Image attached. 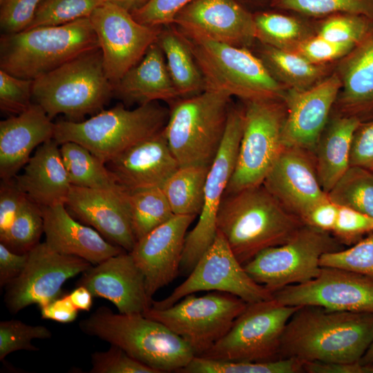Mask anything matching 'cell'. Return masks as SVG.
Segmentation results:
<instances>
[{"mask_svg":"<svg viewBox=\"0 0 373 373\" xmlns=\"http://www.w3.org/2000/svg\"><path fill=\"white\" fill-rule=\"evenodd\" d=\"M41 0H0V28L3 34L26 30Z\"/></svg>","mask_w":373,"mask_h":373,"instance_id":"681fc988","label":"cell"},{"mask_svg":"<svg viewBox=\"0 0 373 373\" xmlns=\"http://www.w3.org/2000/svg\"><path fill=\"white\" fill-rule=\"evenodd\" d=\"M127 200L136 241L174 216L161 188L128 192Z\"/></svg>","mask_w":373,"mask_h":373,"instance_id":"d590c367","label":"cell"},{"mask_svg":"<svg viewBox=\"0 0 373 373\" xmlns=\"http://www.w3.org/2000/svg\"><path fill=\"white\" fill-rule=\"evenodd\" d=\"M285 12L254 14L257 41L293 51L302 41L316 34V22L309 20V17Z\"/></svg>","mask_w":373,"mask_h":373,"instance_id":"d6a6232c","label":"cell"},{"mask_svg":"<svg viewBox=\"0 0 373 373\" xmlns=\"http://www.w3.org/2000/svg\"><path fill=\"white\" fill-rule=\"evenodd\" d=\"M341 88V80L334 70L307 90L286 89L283 97L287 107L282 136L284 146L300 148L314 154Z\"/></svg>","mask_w":373,"mask_h":373,"instance_id":"ac0fdd59","label":"cell"},{"mask_svg":"<svg viewBox=\"0 0 373 373\" xmlns=\"http://www.w3.org/2000/svg\"><path fill=\"white\" fill-rule=\"evenodd\" d=\"M320 263L321 267L346 269L373 280V231L349 248L323 254Z\"/></svg>","mask_w":373,"mask_h":373,"instance_id":"7bdbcfd3","label":"cell"},{"mask_svg":"<svg viewBox=\"0 0 373 373\" xmlns=\"http://www.w3.org/2000/svg\"><path fill=\"white\" fill-rule=\"evenodd\" d=\"M365 373H373V365L364 366Z\"/></svg>","mask_w":373,"mask_h":373,"instance_id":"6125c7cd","label":"cell"},{"mask_svg":"<svg viewBox=\"0 0 373 373\" xmlns=\"http://www.w3.org/2000/svg\"><path fill=\"white\" fill-rule=\"evenodd\" d=\"M195 217L174 215L137 240L130 252L144 276L151 299L180 272L186 231Z\"/></svg>","mask_w":373,"mask_h":373,"instance_id":"d6986e66","label":"cell"},{"mask_svg":"<svg viewBox=\"0 0 373 373\" xmlns=\"http://www.w3.org/2000/svg\"><path fill=\"white\" fill-rule=\"evenodd\" d=\"M329 232L304 224L285 243L265 249L243 266L247 273L272 294L304 283L321 272V258L343 249Z\"/></svg>","mask_w":373,"mask_h":373,"instance_id":"9c48e42d","label":"cell"},{"mask_svg":"<svg viewBox=\"0 0 373 373\" xmlns=\"http://www.w3.org/2000/svg\"><path fill=\"white\" fill-rule=\"evenodd\" d=\"M59 145L53 138L41 144L14 178L23 194L41 207L65 204L72 186Z\"/></svg>","mask_w":373,"mask_h":373,"instance_id":"83f0119b","label":"cell"},{"mask_svg":"<svg viewBox=\"0 0 373 373\" xmlns=\"http://www.w3.org/2000/svg\"><path fill=\"white\" fill-rule=\"evenodd\" d=\"M373 29V19L351 13L332 15L316 21V34L337 43L357 45Z\"/></svg>","mask_w":373,"mask_h":373,"instance_id":"60d3db41","label":"cell"},{"mask_svg":"<svg viewBox=\"0 0 373 373\" xmlns=\"http://www.w3.org/2000/svg\"><path fill=\"white\" fill-rule=\"evenodd\" d=\"M45 242L52 250L82 258L92 265L124 251L93 227L75 220L64 204L41 207Z\"/></svg>","mask_w":373,"mask_h":373,"instance_id":"484cf974","label":"cell"},{"mask_svg":"<svg viewBox=\"0 0 373 373\" xmlns=\"http://www.w3.org/2000/svg\"><path fill=\"white\" fill-rule=\"evenodd\" d=\"M173 26H163L156 42L180 97L193 96L206 90L205 82L191 50Z\"/></svg>","mask_w":373,"mask_h":373,"instance_id":"1f68e13d","label":"cell"},{"mask_svg":"<svg viewBox=\"0 0 373 373\" xmlns=\"http://www.w3.org/2000/svg\"><path fill=\"white\" fill-rule=\"evenodd\" d=\"M209 167L180 166L164 182L162 190L174 215L199 216Z\"/></svg>","mask_w":373,"mask_h":373,"instance_id":"836d02e7","label":"cell"},{"mask_svg":"<svg viewBox=\"0 0 373 373\" xmlns=\"http://www.w3.org/2000/svg\"><path fill=\"white\" fill-rule=\"evenodd\" d=\"M247 304L233 294L213 291L189 294L164 309L151 306L144 315L166 325L200 356L225 335Z\"/></svg>","mask_w":373,"mask_h":373,"instance_id":"7c38bea8","label":"cell"},{"mask_svg":"<svg viewBox=\"0 0 373 373\" xmlns=\"http://www.w3.org/2000/svg\"><path fill=\"white\" fill-rule=\"evenodd\" d=\"M304 224L262 184L225 193L216 220L217 230L242 265L261 251L285 243Z\"/></svg>","mask_w":373,"mask_h":373,"instance_id":"7a4b0ae2","label":"cell"},{"mask_svg":"<svg viewBox=\"0 0 373 373\" xmlns=\"http://www.w3.org/2000/svg\"><path fill=\"white\" fill-rule=\"evenodd\" d=\"M274 9L321 19L338 13L364 15L373 19V0H271Z\"/></svg>","mask_w":373,"mask_h":373,"instance_id":"ab89813d","label":"cell"},{"mask_svg":"<svg viewBox=\"0 0 373 373\" xmlns=\"http://www.w3.org/2000/svg\"><path fill=\"white\" fill-rule=\"evenodd\" d=\"M169 112L157 102L132 110L117 104L86 120L55 122L53 139L59 144L78 143L106 164L131 146L160 133Z\"/></svg>","mask_w":373,"mask_h":373,"instance_id":"8992f818","label":"cell"},{"mask_svg":"<svg viewBox=\"0 0 373 373\" xmlns=\"http://www.w3.org/2000/svg\"><path fill=\"white\" fill-rule=\"evenodd\" d=\"M172 25L239 47L249 48L257 41L254 14L236 0H194Z\"/></svg>","mask_w":373,"mask_h":373,"instance_id":"7402d4cb","label":"cell"},{"mask_svg":"<svg viewBox=\"0 0 373 373\" xmlns=\"http://www.w3.org/2000/svg\"><path fill=\"white\" fill-rule=\"evenodd\" d=\"M194 0H148L131 12L139 23L151 27L173 24L175 15Z\"/></svg>","mask_w":373,"mask_h":373,"instance_id":"c3c4849f","label":"cell"},{"mask_svg":"<svg viewBox=\"0 0 373 373\" xmlns=\"http://www.w3.org/2000/svg\"><path fill=\"white\" fill-rule=\"evenodd\" d=\"M114 86L104 67L99 48L86 51L34 79L32 98L52 119L64 114L79 122L103 110Z\"/></svg>","mask_w":373,"mask_h":373,"instance_id":"52a82bcc","label":"cell"},{"mask_svg":"<svg viewBox=\"0 0 373 373\" xmlns=\"http://www.w3.org/2000/svg\"><path fill=\"white\" fill-rule=\"evenodd\" d=\"M115 3L125 9L131 12L132 10L140 7L148 0H107Z\"/></svg>","mask_w":373,"mask_h":373,"instance_id":"91938a15","label":"cell"},{"mask_svg":"<svg viewBox=\"0 0 373 373\" xmlns=\"http://www.w3.org/2000/svg\"><path fill=\"white\" fill-rule=\"evenodd\" d=\"M262 184L301 220L312 207L328 198L317 175L314 154L298 147L283 148Z\"/></svg>","mask_w":373,"mask_h":373,"instance_id":"ffe728a7","label":"cell"},{"mask_svg":"<svg viewBox=\"0 0 373 373\" xmlns=\"http://www.w3.org/2000/svg\"><path fill=\"white\" fill-rule=\"evenodd\" d=\"M372 231V217L353 209L339 206L337 219L331 233L342 245H353Z\"/></svg>","mask_w":373,"mask_h":373,"instance_id":"7dc6e473","label":"cell"},{"mask_svg":"<svg viewBox=\"0 0 373 373\" xmlns=\"http://www.w3.org/2000/svg\"><path fill=\"white\" fill-rule=\"evenodd\" d=\"M254 1H258V2H265V1H269V3H270L271 0H254Z\"/></svg>","mask_w":373,"mask_h":373,"instance_id":"be15d7a7","label":"cell"},{"mask_svg":"<svg viewBox=\"0 0 373 373\" xmlns=\"http://www.w3.org/2000/svg\"><path fill=\"white\" fill-rule=\"evenodd\" d=\"M22 273L7 285L5 302L10 312L17 313L34 304L46 305L63 296L65 282L89 269L92 264L74 256L58 253L45 242L28 252Z\"/></svg>","mask_w":373,"mask_h":373,"instance_id":"2e32d148","label":"cell"},{"mask_svg":"<svg viewBox=\"0 0 373 373\" xmlns=\"http://www.w3.org/2000/svg\"><path fill=\"white\" fill-rule=\"evenodd\" d=\"M34 80L19 78L0 70V108L7 113L18 115L32 103Z\"/></svg>","mask_w":373,"mask_h":373,"instance_id":"bcb514c9","label":"cell"},{"mask_svg":"<svg viewBox=\"0 0 373 373\" xmlns=\"http://www.w3.org/2000/svg\"><path fill=\"white\" fill-rule=\"evenodd\" d=\"M350 166L373 171V119L360 122L351 144Z\"/></svg>","mask_w":373,"mask_h":373,"instance_id":"816d5d0a","label":"cell"},{"mask_svg":"<svg viewBox=\"0 0 373 373\" xmlns=\"http://www.w3.org/2000/svg\"><path fill=\"white\" fill-rule=\"evenodd\" d=\"M339 206L329 198L314 207L302 219L305 224L332 233L338 213Z\"/></svg>","mask_w":373,"mask_h":373,"instance_id":"db71d44e","label":"cell"},{"mask_svg":"<svg viewBox=\"0 0 373 373\" xmlns=\"http://www.w3.org/2000/svg\"><path fill=\"white\" fill-rule=\"evenodd\" d=\"M303 361L294 358L265 362L214 360L194 356L181 373H302Z\"/></svg>","mask_w":373,"mask_h":373,"instance_id":"74e56055","label":"cell"},{"mask_svg":"<svg viewBox=\"0 0 373 373\" xmlns=\"http://www.w3.org/2000/svg\"><path fill=\"white\" fill-rule=\"evenodd\" d=\"M327 195L338 206L355 209L373 218V171L350 166Z\"/></svg>","mask_w":373,"mask_h":373,"instance_id":"8d00e7d4","label":"cell"},{"mask_svg":"<svg viewBox=\"0 0 373 373\" xmlns=\"http://www.w3.org/2000/svg\"><path fill=\"white\" fill-rule=\"evenodd\" d=\"M244 126L237 160L225 193L262 184L285 147L283 99L244 102Z\"/></svg>","mask_w":373,"mask_h":373,"instance_id":"30bf717a","label":"cell"},{"mask_svg":"<svg viewBox=\"0 0 373 373\" xmlns=\"http://www.w3.org/2000/svg\"><path fill=\"white\" fill-rule=\"evenodd\" d=\"M60 152L71 185L103 189L122 187L106 164L84 146L66 142L61 144Z\"/></svg>","mask_w":373,"mask_h":373,"instance_id":"e575fe53","label":"cell"},{"mask_svg":"<svg viewBox=\"0 0 373 373\" xmlns=\"http://www.w3.org/2000/svg\"><path fill=\"white\" fill-rule=\"evenodd\" d=\"M26 195L15 178L1 180L0 185V236L11 225Z\"/></svg>","mask_w":373,"mask_h":373,"instance_id":"f5cc1de1","label":"cell"},{"mask_svg":"<svg viewBox=\"0 0 373 373\" xmlns=\"http://www.w3.org/2000/svg\"><path fill=\"white\" fill-rule=\"evenodd\" d=\"M77 285L86 287L94 297L111 301L124 314H144L153 301L146 291L144 276L128 251L92 265Z\"/></svg>","mask_w":373,"mask_h":373,"instance_id":"603a6c76","label":"cell"},{"mask_svg":"<svg viewBox=\"0 0 373 373\" xmlns=\"http://www.w3.org/2000/svg\"><path fill=\"white\" fill-rule=\"evenodd\" d=\"M68 295L78 311L88 312L93 306L94 296L90 290L84 286L76 285V287Z\"/></svg>","mask_w":373,"mask_h":373,"instance_id":"680465c9","label":"cell"},{"mask_svg":"<svg viewBox=\"0 0 373 373\" xmlns=\"http://www.w3.org/2000/svg\"><path fill=\"white\" fill-rule=\"evenodd\" d=\"M272 294L285 305L373 314V280L337 267H322L314 279L287 286Z\"/></svg>","mask_w":373,"mask_h":373,"instance_id":"e0dca14e","label":"cell"},{"mask_svg":"<svg viewBox=\"0 0 373 373\" xmlns=\"http://www.w3.org/2000/svg\"><path fill=\"white\" fill-rule=\"evenodd\" d=\"M300 307L283 305L274 298L247 303L225 335L200 356L251 362L280 359L283 331Z\"/></svg>","mask_w":373,"mask_h":373,"instance_id":"8fae6325","label":"cell"},{"mask_svg":"<svg viewBox=\"0 0 373 373\" xmlns=\"http://www.w3.org/2000/svg\"><path fill=\"white\" fill-rule=\"evenodd\" d=\"M91 373H159L115 345L91 356Z\"/></svg>","mask_w":373,"mask_h":373,"instance_id":"f6af8a7d","label":"cell"},{"mask_svg":"<svg viewBox=\"0 0 373 373\" xmlns=\"http://www.w3.org/2000/svg\"><path fill=\"white\" fill-rule=\"evenodd\" d=\"M39 307L43 319L61 323H71L76 320L78 315V310L72 303L68 294Z\"/></svg>","mask_w":373,"mask_h":373,"instance_id":"9f6ffc18","label":"cell"},{"mask_svg":"<svg viewBox=\"0 0 373 373\" xmlns=\"http://www.w3.org/2000/svg\"><path fill=\"white\" fill-rule=\"evenodd\" d=\"M97 48L99 42L89 17L2 34L0 68L15 77L34 80Z\"/></svg>","mask_w":373,"mask_h":373,"instance_id":"277c9868","label":"cell"},{"mask_svg":"<svg viewBox=\"0 0 373 373\" xmlns=\"http://www.w3.org/2000/svg\"><path fill=\"white\" fill-rule=\"evenodd\" d=\"M244 126L243 107L231 106L220 148L209 167L199 219L186 235L180 272L189 275L217 233L218 212L233 175Z\"/></svg>","mask_w":373,"mask_h":373,"instance_id":"4fadbf2b","label":"cell"},{"mask_svg":"<svg viewBox=\"0 0 373 373\" xmlns=\"http://www.w3.org/2000/svg\"><path fill=\"white\" fill-rule=\"evenodd\" d=\"M355 118L331 113L316 144L314 157L320 184L327 193L350 166Z\"/></svg>","mask_w":373,"mask_h":373,"instance_id":"f546056e","label":"cell"},{"mask_svg":"<svg viewBox=\"0 0 373 373\" xmlns=\"http://www.w3.org/2000/svg\"><path fill=\"white\" fill-rule=\"evenodd\" d=\"M191 50L206 90L220 91L243 102L283 99L286 88L249 48L219 42L175 26Z\"/></svg>","mask_w":373,"mask_h":373,"instance_id":"5b68a950","label":"cell"},{"mask_svg":"<svg viewBox=\"0 0 373 373\" xmlns=\"http://www.w3.org/2000/svg\"><path fill=\"white\" fill-rule=\"evenodd\" d=\"M114 94L126 103L138 105L160 100L173 102L180 98L157 42L120 79L114 86Z\"/></svg>","mask_w":373,"mask_h":373,"instance_id":"f1b7e54d","label":"cell"},{"mask_svg":"<svg viewBox=\"0 0 373 373\" xmlns=\"http://www.w3.org/2000/svg\"><path fill=\"white\" fill-rule=\"evenodd\" d=\"M79 325L84 333L119 347L159 373L179 372L195 356L180 336L142 314H115L103 306Z\"/></svg>","mask_w":373,"mask_h":373,"instance_id":"3957f363","label":"cell"},{"mask_svg":"<svg viewBox=\"0 0 373 373\" xmlns=\"http://www.w3.org/2000/svg\"><path fill=\"white\" fill-rule=\"evenodd\" d=\"M106 164L117 183L128 192L162 188L180 167L163 130L127 149Z\"/></svg>","mask_w":373,"mask_h":373,"instance_id":"cb8c5ba5","label":"cell"},{"mask_svg":"<svg viewBox=\"0 0 373 373\" xmlns=\"http://www.w3.org/2000/svg\"><path fill=\"white\" fill-rule=\"evenodd\" d=\"M28 254H18L0 242V286H7L23 271Z\"/></svg>","mask_w":373,"mask_h":373,"instance_id":"11a10c76","label":"cell"},{"mask_svg":"<svg viewBox=\"0 0 373 373\" xmlns=\"http://www.w3.org/2000/svg\"><path fill=\"white\" fill-rule=\"evenodd\" d=\"M303 372L307 373H365L358 362L343 363L322 361H303Z\"/></svg>","mask_w":373,"mask_h":373,"instance_id":"6f0895ef","label":"cell"},{"mask_svg":"<svg viewBox=\"0 0 373 373\" xmlns=\"http://www.w3.org/2000/svg\"><path fill=\"white\" fill-rule=\"evenodd\" d=\"M257 56L286 89L307 90L330 75L336 63L314 64L297 52L259 43Z\"/></svg>","mask_w":373,"mask_h":373,"instance_id":"4dcf8cb0","label":"cell"},{"mask_svg":"<svg viewBox=\"0 0 373 373\" xmlns=\"http://www.w3.org/2000/svg\"><path fill=\"white\" fill-rule=\"evenodd\" d=\"M106 1L107 0H41L26 30L39 26H60L89 17Z\"/></svg>","mask_w":373,"mask_h":373,"instance_id":"b9f144b4","label":"cell"},{"mask_svg":"<svg viewBox=\"0 0 373 373\" xmlns=\"http://www.w3.org/2000/svg\"><path fill=\"white\" fill-rule=\"evenodd\" d=\"M42 233L41 207L26 196L11 225L0 236V242L14 252L25 254L39 243Z\"/></svg>","mask_w":373,"mask_h":373,"instance_id":"f35d334b","label":"cell"},{"mask_svg":"<svg viewBox=\"0 0 373 373\" xmlns=\"http://www.w3.org/2000/svg\"><path fill=\"white\" fill-rule=\"evenodd\" d=\"M341 88L332 113L360 122L373 119V29L336 63Z\"/></svg>","mask_w":373,"mask_h":373,"instance_id":"d4e9b609","label":"cell"},{"mask_svg":"<svg viewBox=\"0 0 373 373\" xmlns=\"http://www.w3.org/2000/svg\"><path fill=\"white\" fill-rule=\"evenodd\" d=\"M358 363L363 366L373 365V338L367 350Z\"/></svg>","mask_w":373,"mask_h":373,"instance_id":"94428289","label":"cell"},{"mask_svg":"<svg viewBox=\"0 0 373 373\" xmlns=\"http://www.w3.org/2000/svg\"><path fill=\"white\" fill-rule=\"evenodd\" d=\"M355 46L327 40L315 34L302 41L293 51L317 64L336 62Z\"/></svg>","mask_w":373,"mask_h":373,"instance_id":"f907efd6","label":"cell"},{"mask_svg":"<svg viewBox=\"0 0 373 373\" xmlns=\"http://www.w3.org/2000/svg\"><path fill=\"white\" fill-rule=\"evenodd\" d=\"M55 123L37 103L0 122V177L14 178L30 158L32 151L52 139Z\"/></svg>","mask_w":373,"mask_h":373,"instance_id":"4316f807","label":"cell"},{"mask_svg":"<svg viewBox=\"0 0 373 373\" xmlns=\"http://www.w3.org/2000/svg\"><path fill=\"white\" fill-rule=\"evenodd\" d=\"M231 97L205 90L173 102L163 133L180 166L210 167L224 138Z\"/></svg>","mask_w":373,"mask_h":373,"instance_id":"ba28073f","label":"cell"},{"mask_svg":"<svg viewBox=\"0 0 373 373\" xmlns=\"http://www.w3.org/2000/svg\"><path fill=\"white\" fill-rule=\"evenodd\" d=\"M52 336L44 325H31L19 320L12 319L0 322V360L18 350L36 351L32 344L34 339H47Z\"/></svg>","mask_w":373,"mask_h":373,"instance_id":"ee69618b","label":"cell"},{"mask_svg":"<svg viewBox=\"0 0 373 373\" xmlns=\"http://www.w3.org/2000/svg\"><path fill=\"white\" fill-rule=\"evenodd\" d=\"M200 291L233 294L247 303L269 300L272 293L254 280L238 260L223 235L217 230L212 243L204 252L187 278L164 299L151 307H169L184 296Z\"/></svg>","mask_w":373,"mask_h":373,"instance_id":"5bb4252c","label":"cell"},{"mask_svg":"<svg viewBox=\"0 0 373 373\" xmlns=\"http://www.w3.org/2000/svg\"><path fill=\"white\" fill-rule=\"evenodd\" d=\"M89 19L102 53L106 74L113 86L141 61L157 41L162 28L143 25L129 10L108 1L98 6Z\"/></svg>","mask_w":373,"mask_h":373,"instance_id":"9a60e30c","label":"cell"},{"mask_svg":"<svg viewBox=\"0 0 373 373\" xmlns=\"http://www.w3.org/2000/svg\"><path fill=\"white\" fill-rule=\"evenodd\" d=\"M127 193L122 187L103 189L72 185L65 206L74 218L95 229L108 242L131 252L136 239Z\"/></svg>","mask_w":373,"mask_h":373,"instance_id":"44dd1931","label":"cell"},{"mask_svg":"<svg viewBox=\"0 0 373 373\" xmlns=\"http://www.w3.org/2000/svg\"><path fill=\"white\" fill-rule=\"evenodd\" d=\"M373 338V314L301 306L281 336L279 358L359 362Z\"/></svg>","mask_w":373,"mask_h":373,"instance_id":"6da1fadb","label":"cell"}]
</instances>
